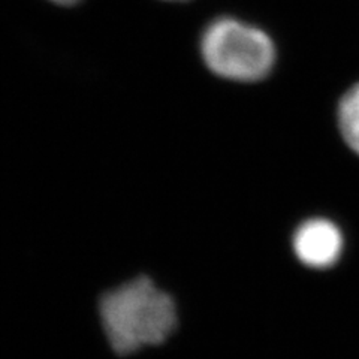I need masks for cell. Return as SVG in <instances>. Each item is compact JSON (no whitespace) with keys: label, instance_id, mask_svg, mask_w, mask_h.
<instances>
[{"label":"cell","instance_id":"obj_2","mask_svg":"<svg viewBox=\"0 0 359 359\" xmlns=\"http://www.w3.org/2000/svg\"><path fill=\"white\" fill-rule=\"evenodd\" d=\"M199 54L207 69L232 83H257L273 72L276 43L261 27L235 17H217L204 27Z\"/></svg>","mask_w":359,"mask_h":359},{"label":"cell","instance_id":"obj_5","mask_svg":"<svg viewBox=\"0 0 359 359\" xmlns=\"http://www.w3.org/2000/svg\"><path fill=\"white\" fill-rule=\"evenodd\" d=\"M48 2L63 8H71V6H75L76 4H80L81 0H48Z\"/></svg>","mask_w":359,"mask_h":359},{"label":"cell","instance_id":"obj_6","mask_svg":"<svg viewBox=\"0 0 359 359\" xmlns=\"http://www.w3.org/2000/svg\"><path fill=\"white\" fill-rule=\"evenodd\" d=\"M163 2H174V4H180V2H187V0H163Z\"/></svg>","mask_w":359,"mask_h":359},{"label":"cell","instance_id":"obj_3","mask_svg":"<svg viewBox=\"0 0 359 359\" xmlns=\"http://www.w3.org/2000/svg\"><path fill=\"white\" fill-rule=\"evenodd\" d=\"M294 250L304 265L328 268L339 261L341 255V232L327 219H310L297 229Z\"/></svg>","mask_w":359,"mask_h":359},{"label":"cell","instance_id":"obj_4","mask_svg":"<svg viewBox=\"0 0 359 359\" xmlns=\"http://www.w3.org/2000/svg\"><path fill=\"white\" fill-rule=\"evenodd\" d=\"M337 123L344 142L359 156V83L353 84L340 99Z\"/></svg>","mask_w":359,"mask_h":359},{"label":"cell","instance_id":"obj_1","mask_svg":"<svg viewBox=\"0 0 359 359\" xmlns=\"http://www.w3.org/2000/svg\"><path fill=\"white\" fill-rule=\"evenodd\" d=\"M99 314L109 346L118 355L161 344L177 327L174 299L145 276L107 292Z\"/></svg>","mask_w":359,"mask_h":359}]
</instances>
